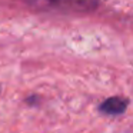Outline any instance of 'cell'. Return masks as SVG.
I'll return each mask as SVG.
<instances>
[{
	"instance_id": "obj_3",
	"label": "cell",
	"mask_w": 133,
	"mask_h": 133,
	"mask_svg": "<svg viewBox=\"0 0 133 133\" xmlns=\"http://www.w3.org/2000/svg\"><path fill=\"white\" fill-rule=\"evenodd\" d=\"M0 92H2V87H0Z\"/></svg>"
},
{
	"instance_id": "obj_1",
	"label": "cell",
	"mask_w": 133,
	"mask_h": 133,
	"mask_svg": "<svg viewBox=\"0 0 133 133\" xmlns=\"http://www.w3.org/2000/svg\"><path fill=\"white\" fill-rule=\"evenodd\" d=\"M37 10H57L62 13H89L96 10V0H24Z\"/></svg>"
},
{
	"instance_id": "obj_2",
	"label": "cell",
	"mask_w": 133,
	"mask_h": 133,
	"mask_svg": "<svg viewBox=\"0 0 133 133\" xmlns=\"http://www.w3.org/2000/svg\"><path fill=\"white\" fill-rule=\"evenodd\" d=\"M127 104L129 102L126 99H122V97H109L100 104V112L102 113H106V115H122V113L126 112L127 109Z\"/></svg>"
}]
</instances>
